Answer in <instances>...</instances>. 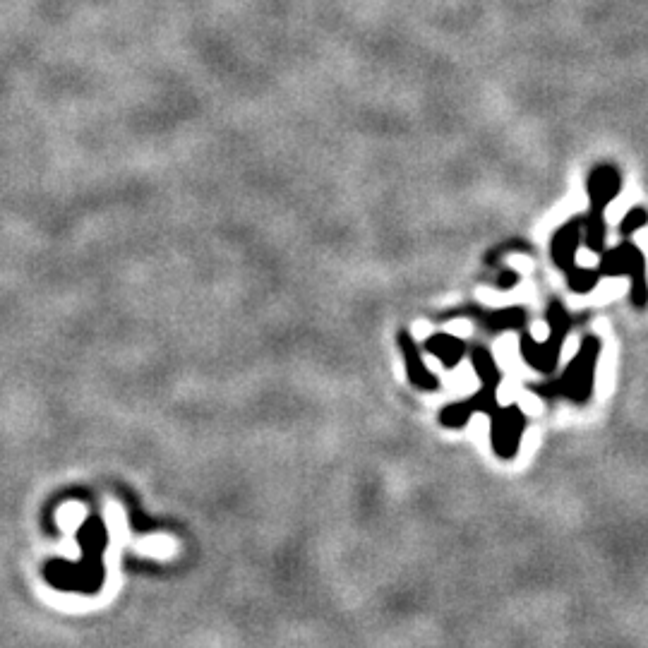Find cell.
Segmentation results:
<instances>
[{
  "instance_id": "cell-7",
  "label": "cell",
  "mask_w": 648,
  "mask_h": 648,
  "mask_svg": "<svg viewBox=\"0 0 648 648\" xmlns=\"http://www.w3.org/2000/svg\"><path fill=\"white\" fill-rule=\"evenodd\" d=\"M581 243H584V219H581V214H576L564 221L550 240L552 262L562 274H567L576 264V252H579Z\"/></svg>"
},
{
  "instance_id": "cell-2",
  "label": "cell",
  "mask_w": 648,
  "mask_h": 648,
  "mask_svg": "<svg viewBox=\"0 0 648 648\" xmlns=\"http://www.w3.org/2000/svg\"><path fill=\"white\" fill-rule=\"evenodd\" d=\"M545 320H548L550 334L545 341H536L528 329H521L519 332V351L521 358L526 360L536 372H543V375H552L560 365L562 346L567 341L569 332H572V315L564 308L562 300H552L548 305V312H545Z\"/></svg>"
},
{
  "instance_id": "cell-10",
  "label": "cell",
  "mask_w": 648,
  "mask_h": 648,
  "mask_svg": "<svg viewBox=\"0 0 648 648\" xmlns=\"http://www.w3.org/2000/svg\"><path fill=\"white\" fill-rule=\"evenodd\" d=\"M425 351L440 360L444 368L452 370L461 363V360H464L468 346L464 339H459V336L440 332V334H432V336H428V339H425Z\"/></svg>"
},
{
  "instance_id": "cell-11",
  "label": "cell",
  "mask_w": 648,
  "mask_h": 648,
  "mask_svg": "<svg viewBox=\"0 0 648 648\" xmlns=\"http://www.w3.org/2000/svg\"><path fill=\"white\" fill-rule=\"evenodd\" d=\"M471 360H473V370H476L480 384H497L500 387L502 382V372L497 368L495 358L485 346H476L471 351Z\"/></svg>"
},
{
  "instance_id": "cell-1",
  "label": "cell",
  "mask_w": 648,
  "mask_h": 648,
  "mask_svg": "<svg viewBox=\"0 0 648 648\" xmlns=\"http://www.w3.org/2000/svg\"><path fill=\"white\" fill-rule=\"evenodd\" d=\"M600 351H603V344H600L598 336H584L576 356L564 365L562 375L550 382L531 384V392L538 394L540 399H567L579 406L588 404L593 387H596V368Z\"/></svg>"
},
{
  "instance_id": "cell-13",
  "label": "cell",
  "mask_w": 648,
  "mask_h": 648,
  "mask_svg": "<svg viewBox=\"0 0 648 648\" xmlns=\"http://www.w3.org/2000/svg\"><path fill=\"white\" fill-rule=\"evenodd\" d=\"M648 226V209L646 207H632L620 221V236L632 238L634 233H639L641 228Z\"/></svg>"
},
{
  "instance_id": "cell-6",
  "label": "cell",
  "mask_w": 648,
  "mask_h": 648,
  "mask_svg": "<svg viewBox=\"0 0 648 648\" xmlns=\"http://www.w3.org/2000/svg\"><path fill=\"white\" fill-rule=\"evenodd\" d=\"M497 408V384H480V389L464 401L444 406L440 411V423L444 428H464L476 413H490Z\"/></svg>"
},
{
  "instance_id": "cell-3",
  "label": "cell",
  "mask_w": 648,
  "mask_h": 648,
  "mask_svg": "<svg viewBox=\"0 0 648 648\" xmlns=\"http://www.w3.org/2000/svg\"><path fill=\"white\" fill-rule=\"evenodd\" d=\"M600 279H620L627 276L629 296H632V305L636 310H644L648 305V264L646 255L639 245L632 243L629 238H624L615 248H605L600 252L598 264Z\"/></svg>"
},
{
  "instance_id": "cell-8",
  "label": "cell",
  "mask_w": 648,
  "mask_h": 648,
  "mask_svg": "<svg viewBox=\"0 0 648 648\" xmlns=\"http://www.w3.org/2000/svg\"><path fill=\"white\" fill-rule=\"evenodd\" d=\"M459 315L471 317V320H476L480 327H485L492 334L507 332V329L521 332V329H526V322H528L526 310L519 308V305H514V308H500V310H483V308H476V305H468L464 310L452 312L449 317H459Z\"/></svg>"
},
{
  "instance_id": "cell-5",
  "label": "cell",
  "mask_w": 648,
  "mask_h": 648,
  "mask_svg": "<svg viewBox=\"0 0 648 648\" xmlns=\"http://www.w3.org/2000/svg\"><path fill=\"white\" fill-rule=\"evenodd\" d=\"M588 212L591 216H605L608 207L622 190V173L612 164H598L588 173Z\"/></svg>"
},
{
  "instance_id": "cell-12",
  "label": "cell",
  "mask_w": 648,
  "mask_h": 648,
  "mask_svg": "<svg viewBox=\"0 0 648 648\" xmlns=\"http://www.w3.org/2000/svg\"><path fill=\"white\" fill-rule=\"evenodd\" d=\"M598 281H600L598 269L579 267V264H574V267L567 272V286L572 288L574 293H579V296H586V293H591L593 288L598 286Z\"/></svg>"
},
{
  "instance_id": "cell-4",
  "label": "cell",
  "mask_w": 648,
  "mask_h": 648,
  "mask_svg": "<svg viewBox=\"0 0 648 648\" xmlns=\"http://www.w3.org/2000/svg\"><path fill=\"white\" fill-rule=\"evenodd\" d=\"M528 425L526 413L521 411L519 404H497L495 411L490 413V442L492 452L500 459H514L519 454L521 437H524Z\"/></svg>"
},
{
  "instance_id": "cell-9",
  "label": "cell",
  "mask_w": 648,
  "mask_h": 648,
  "mask_svg": "<svg viewBox=\"0 0 648 648\" xmlns=\"http://www.w3.org/2000/svg\"><path fill=\"white\" fill-rule=\"evenodd\" d=\"M399 348L401 356H404L408 382L420 389V392H437V389H440V380L428 370V365H425L423 360V351H420L411 334L399 332Z\"/></svg>"
}]
</instances>
